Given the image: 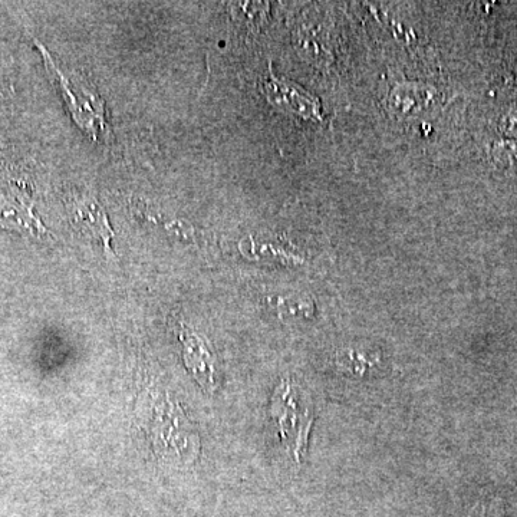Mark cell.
Wrapping results in <instances>:
<instances>
[{
  "instance_id": "1",
  "label": "cell",
  "mask_w": 517,
  "mask_h": 517,
  "mask_svg": "<svg viewBox=\"0 0 517 517\" xmlns=\"http://www.w3.org/2000/svg\"><path fill=\"white\" fill-rule=\"evenodd\" d=\"M272 414L278 420L283 440L293 443V454L296 460H301V451L306 446L312 426V416L309 411L299 413L289 381H282L279 390L273 395Z\"/></svg>"
},
{
  "instance_id": "2",
  "label": "cell",
  "mask_w": 517,
  "mask_h": 517,
  "mask_svg": "<svg viewBox=\"0 0 517 517\" xmlns=\"http://www.w3.org/2000/svg\"><path fill=\"white\" fill-rule=\"evenodd\" d=\"M41 49L44 51V48ZM44 57L48 59V67L52 74H57L59 84L62 85V92L67 98L69 111L74 115L75 121L82 130L97 138V134H101L105 130L104 102L90 88H87L88 85H81L77 82L75 84L77 92H75L72 88L71 79L64 77L61 71L52 64L46 51H44Z\"/></svg>"
},
{
  "instance_id": "3",
  "label": "cell",
  "mask_w": 517,
  "mask_h": 517,
  "mask_svg": "<svg viewBox=\"0 0 517 517\" xmlns=\"http://www.w3.org/2000/svg\"><path fill=\"white\" fill-rule=\"evenodd\" d=\"M69 209H71L74 226H77L82 233H88L94 239L101 240L105 248L110 249L113 229L97 200L88 196H75L69 203Z\"/></svg>"
},
{
  "instance_id": "4",
  "label": "cell",
  "mask_w": 517,
  "mask_h": 517,
  "mask_svg": "<svg viewBox=\"0 0 517 517\" xmlns=\"http://www.w3.org/2000/svg\"><path fill=\"white\" fill-rule=\"evenodd\" d=\"M262 91L265 92L268 100L273 105L285 107L286 110L301 117L312 118L319 117L318 102L299 90V88L289 85L288 82L279 81L278 78L269 77L263 82Z\"/></svg>"
}]
</instances>
